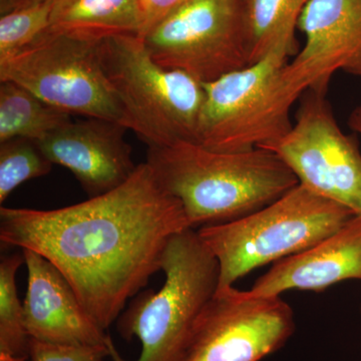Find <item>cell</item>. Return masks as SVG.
<instances>
[{
  "label": "cell",
  "instance_id": "19",
  "mask_svg": "<svg viewBox=\"0 0 361 361\" xmlns=\"http://www.w3.org/2000/svg\"><path fill=\"white\" fill-rule=\"evenodd\" d=\"M52 165L32 140L16 137L0 142V204L26 180L49 174Z\"/></svg>",
  "mask_w": 361,
  "mask_h": 361
},
{
  "label": "cell",
  "instance_id": "16",
  "mask_svg": "<svg viewBox=\"0 0 361 361\" xmlns=\"http://www.w3.org/2000/svg\"><path fill=\"white\" fill-rule=\"evenodd\" d=\"M310 0H241L249 65L277 49L296 54L295 30Z\"/></svg>",
  "mask_w": 361,
  "mask_h": 361
},
{
  "label": "cell",
  "instance_id": "10",
  "mask_svg": "<svg viewBox=\"0 0 361 361\" xmlns=\"http://www.w3.org/2000/svg\"><path fill=\"white\" fill-rule=\"evenodd\" d=\"M293 310L280 296L219 289L195 323L180 361H261L295 332Z\"/></svg>",
  "mask_w": 361,
  "mask_h": 361
},
{
  "label": "cell",
  "instance_id": "18",
  "mask_svg": "<svg viewBox=\"0 0 361 361\" xmlns=\"http://www.w3.org/2000/svg\"><path fill=\"white\" fill-rule=\"evenodd\" d=\"M25 262L23 251L2 256L0 260V355L28 360L30 338L16 280L18 270Z\"/></svg>",
  "mask_w": 361,
  "mask_h": 361
},
{
  "label": "cell",
  "instance_id": "4",
  "mask_svg": "<svg viewBox=\"0 0 361 361\" xmlns=\"http://www.w3.org/2000/svg\"><path fill=\"white\" fill-rule=\"evenodd\" d=\"M355 216L299 184L241 219L197 231L219 263V290L251 271L314 246Z\"/></svg>",
  "mask_w": 361,
  "mask_h": 361
},
{
  "label": "cell",
  "instance_id": "9",
  "mask_svg": "<svg viewBox=\"0 0 361 361\" xmlns=\"http://www.w3.org/2000/svg\"><path fill=\"white\" fill-rule=\"evenodd\" d=\"M327 92L307 90L288 134L266 146L290 168L299 184L361 216V151L344 134Z\"/></svg>",
  "mask_w": 361,
  "mask_h": 361
},
{
  "label": "cell",
  "instance_id": "13",
  "mask_svg": "<svg viewBox=\"0 0 361 361\" xmlns=\"http://www.w3.org/2000/svg\"><path fill=\"white\" fill-rule=\"evenodd\" d=\"M21 251L27 269L23 317L30 338L63 345H106L110 336L90 315L63 273L37 252Z\"/></svg>",
  "mask_w": 361,
  "mask_h": 361
},
{
  "label": "cell",
  "instance_id": "6",
  "mask_svg": "<svg viewBox=\"0 0 361 361\" xmlns=\"http://www.w3.org/2000/svg\"><path fill=\"white\" fill-rule=\"evenodd\" d=\"M289 56L287 49H277L258 63L202 82L205 101L197 142L240 152L264 148L288 134L291 106L299 99L282 77Z\"/></svg>",
  "mask_w": 361,
  "mask_h": 361
},
{
  "label": "cell",
  "instance_id": "3",
  "mask_svg": "<svg viewBox=\"0 0 361 361\" xmlns=\"http://www.w3.org/2000/svg\"><path fill=\"white\" fill-rule=\"evenodd\" d=\"M161 271L163 286L142 292L118 318L120 336L141 342L134 361H180L196 320L219 286V263L192 228L171 238ZM108 348L113 361H128L111 336Z\"/></svg>",
  "mask_w": 361,
  "mask_h": 361
},
{
  "label": "cell",
  "instance_id": "7",
  "mask_svg": "<svg viewBox=\"0 0 361 361\" xmlns=\"http://www.w3.org/2000/svg\"><path fill=\"white\" fill-rule=\"evenodd\" d=\"M102 42L47 30L0 63V82H16L68 115L123 125L122 106L102 65Z\"/></svg>",
  "mask_w": 361,
  "mask_h": 361
},
{
  "label": "cell",
  "instance_id": "25",
  "mask_svg": "<svg viewBox=\"0 0 361 361\" xmlns=\"http://www.w3.org/2000/svg\"><path fill=\"white\" fill-rule=\"evenodd\" d=\"M27 358L13 357V356L0 355V361H26Z\"/></svg>",
  "mask_w": 361,
  "mask_h": 361
},
{
  "label": "cell",
  "instance_id": "14",
  "mask_svg": "<svg viewBox=\"0 0 361 361\" xmlns=\"http://www.w3.org/2000/svg\"><path fill=\"white\" fill-rule=\"evenodd\" d=\"M361 281V216L319 243L273 263L247 295L280 296L290 290L322 292L332 285Z\"/></svg>",
  "mask_w": 361,
  "mask_h": 361
},
{
  "label": "cell",
  "instance_id": "2",
  "mask_svg": "<svg viewBox=\"0 0 361 361\" xmlns=\"http://www.w3.org/2000/svg\"><path fill=\"white\" fill-rule=\"evenodd\" d=\"M146 163L195 230L241 219L299 185L290 168L262 148L221 152L182 142L149 148Z\"/></svg>",
  "mask_w": 361,
  "mask_h": 361
},
{
  "label": "cell",
  "instance_id": "1",
  "mask_svg": "<svg viewBox=\"0 0 361 361\" xmlns=\"http://www.w3.org/2000/svg\"><path fill=\"white\" fill-rule=\"evenodd\" d=\"M180 202L147 163L122 186L54 210L0 209V241L47 258L106 330L161 270L171 238L189 229Z\"/></svg>",
  "mask_w": 361,
  "mask_h": 361
},
{
  "label": "cell",
  "instance_id": "17",
  "mask_svg": "<svg viewBox=\"0 0 361 361\" xmlns=\"http://www.w3.org/2000/svg\"><path fill=\"white\" fill-rule=\"evenodd\" d=\"M0 142L23 137L39 142L73 121L13 82H0Z\"/></svg>",
  "mask_w": 361,
  "mask_h": 361
},
{
  "label": "cell",
  "instance_id": "15",
  "mask_svg": "<svg viewBox=\"0 0 361 361\" xmlns=\"http://www.w3.org/2000/svg\"><path fill=\"white\" fill-rule=\"evenodd\" d=\"M141 0H54L47 30L102 42L141 30Z\"/></svg>",
  "mask_w": 361,
  "mask_h": 361
},
{
  "label": "cell",
  "instance_id": "11",
  "mask_svg": "<svg viewBox=\"0 0 361 361\" xmlns=\"http://www.w3.org/2000/svg\"><path fill=\"white\" fill-rule=\"evenodd\" d=\"M297 27L305 44L282 71L296 97L327 92L337 71L361 78V0H310Z\"/></svg>",
  "mask_w": 361,
  "mask_h": 361
},
{
  "label": "cell",
  "instance_id": "8",
  "mask_svg": "<svg viewBox=\"0 0 361 361\" xmlns=\"http://www.w3.org/2000/svg\"><path fill=\"white\" fill-rule=\"evenodd\" d=\"M142 39L159 65L200 82L249 66L241 0H190Z\"/></svg>",
  "mask_w": 361,
  "mask_h": 361
},
{
  "label": "cell",
  "instance_id": "21",
  "mask_svg": "<svg viewBox=\"0 0 361 361\" xmlns=\"http://www.w3.org/2000/svg\"><path fill=\"white\" fill-rule=\"evenodd\" d=\"M28 356L32 361H104L110 356L106 345H63L30 339Z\"/></svg>",
  "mask_w": 361,
  "mask_h": 361
},
{
  "label": "cell",
  "instance_id": "20",
  "mask_svg": "<svg viewBox=\"0 0 361 361\" xmlns=\"http://www.w3.org/2000/svg\"><path fill=\"white\" fill-rule=\"evenodd\" d=\"M54 0L23 7L0 18V63L13 58L49 27Z\"/></svg>",
  "mask_w": 361,
  "mask_h": 361
},
{
  "label": "cell",
  "instance_id": "12",
  "mask_svg": "<svg viewBox=\"0 0 361 361\" xmlns=\"http://www.w3.org/2000/svg\"><path fill=\"white\" fill-rule=\"evenodd\" d=\"M127 130L120 123L87 118L37 142L54 165L70 170L94 198L122 186L137 170L132 147L125 139Z\"/></svg>",
  "mask_w": 361,
  "mask_h": 361
},
{
  "label": "cell",
  "instance_id": "24",
  "mask_svg": "<svg viewBox=\"0 0 361 361\" xmlns=\"http://www.w3.org/2000/svg\"><path fill=\"white\" fill-rule=\"evenodd\" d=\"M348 125L351 130H355L356 134L361 135V106H358L357 108L351 111L348 118Z\"/></svg>",
  "mask_w": 361,
  "mask_h": 361
},
{
  "label": "cell",
  "instance_id": "22",
  "mask_svg": "<svg viewBox=\"0 0 361 361\" xmlns=\"http://www.w3.org/2000/svg\"><path fill=\"white\" fill-rule=\"evenodd\" d=\"M190 0H141V30L139 37H145L168 14Z\"/></svg>",
  "mask_w": 361,
  "mask_h": 361
},
{
  "label": "cell",
  "instance_id": "5",
  "mask_svg": "<svg viewBox=\"0 0 361 361\" xmlns=\"http://www.w3.org/2000/svg\"><path fill=\"white\" fill-rule=\"evenodd\" d=\"M99 56L128 130L149 148L197 142L205 101L202 82L159 65L137 35L106 37L99 44Z\"/></svg>",
  "mask_w": 361,
  "mask_h": 361
},
{
  "label": "cell",
  "instance_id": "23",
  "mask_svg": "<svg viewBox=\"0 0 361 361\" xmlns=\"http://www.w3.org/2000/svg\"><path fill=\"white\" fill-rule=\"evenodd\" d=\"M49 0H0V14H6L23 7L35 6Z\"/></svg>",
  "mask_w": 361,
  "mask_h": 361
}]
</instances>
